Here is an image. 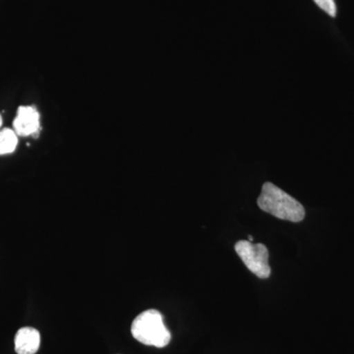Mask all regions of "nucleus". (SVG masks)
<instances>
[{
	"label": "nucleus",
	"mask_w": 354,
	"mask_h": 354,
	"mask_svg": "<svg viewBox=\"0 0 354 354\" xmlns=\"http://www.w3.org/2000/svg\"><path fill=\"white\" fill-rule=\"evenodd\" d=\"M234 249L249 271L252 272L258 278H269L271 274L269 250L264 244H253L248 241H241L235 243Z\"/></svg>",
	"instance_id": "3"
},
{
	"label": "nucleus",
	"mask_w": 354,
	"mask_h": 354,
	"mask_svg": "<svg viewBox=\"0 0 354 354\" xmlns=\"http://www.w3.org/2000/svg\"><path fill=\"white\" fill-rule=\"evenodd\" d=\"M131 334L141 344L158 348L167 346L171 339V332L165 327L164 317L156 309L146 310L134 319Z\"/></svg>",
	"instance_id": "2"
},
{
	"label": "nucleus",
	"mask_w": 354,
	"mask_h": 354,
	"mask_svg": "<svg viewBox=\"0 0 354 354\" xmlns=\"http://www.w3.org/2000/svg\"><path fill=\"white\" fill-rule=\"evenodd\" d=\"M18 144V135L10 128L0 130V156L12 153Z\"/></svg>",
	"instance_id": "6"
},
{
	"label": "nucleus",
	"mask_w": 354,
	"mask_h": 354,
	"mask_svg": "<svg viewBox=\"0 0 354 354\" xmlns=\"http://www.w3.org/2000/svg\"><path fill=\"white\" fill-rule=\"evenodd\" d=\"M258 206L261 209L283 221L299 223L304 221L305 209L297 200L271 183H266L262 187Z\"/></svg>",
	"instance_id": "1"
},
{
	"label": "nucleus",
	"mask_w": 354,
	"mask_h": 354,
	"mask_svg": "<svg viewBox=\"0 0 354 354\" xmlns=\"http://www.w3.org/2000/svg\"><path fill=\"white\" fill-rule=\"evenodd\" d=\"M17 354H36L41 346V334L32 327L21 328L14 339Z\"/></svg>",
	"instance_id": "5"
},
{
	"label": "nucleus",
	"mask_w": 354,
	"mask_h": 354,
	"mask_svg": "<svg viewBox=\"0 0 354 354\" xmlns=\"http://www.w3.org/2000/svg\"><path fill=\"white\" fill-rule=\"evenodd\" d=\"M314 2L325 12L329 14L332 17H335L337 14V7H335L334 0H314Z\"/></svg>",
	"instance_id": "7"
},
{
	"label": "nucleus",
	"mask_w": 354,
	"mask_h": 354,
	"mask_svg": "<svg viewBox=\"0 0 354 354\" xmlns=\"http://www.w3.org/2000/svg\"><path fill=\"white\" fill-rule=\"evenodd\" d=\"M254 241L252 235H249L248 241L252 242Z\"/></svg>",
	"instance_id": "8"
},
{
	"label": "nucleus",
	"mask_w": 354,
	"mask_h": 354,
	"mask_svg": "<svg viewBox=\"0 0 354 354\" xmlns=\"http://www.w3.org/2000/svg\"><path fill=\"white\" fill-rule=\"evenodd\" d=\"M2 125V118L1 115H0V127H1Z\"/></svg>",
	"instance_id": "9"
},
{
	"label": "nucleus",
	"mask_w": 354,
	"mask_h": 354,
	"mask_svg": "<svg viewBox=\"0 0 354 354\" xmlns=\"http://www.w3.org/2000/svg\"><path fill=\"white\" fill-rule=\"evenodd\" d=\"M14 131L18 136L36 135L39 130V113L32 106H20L13 121Z\"/></svg>",
	"instance_id": "4"
}]
</instances>
